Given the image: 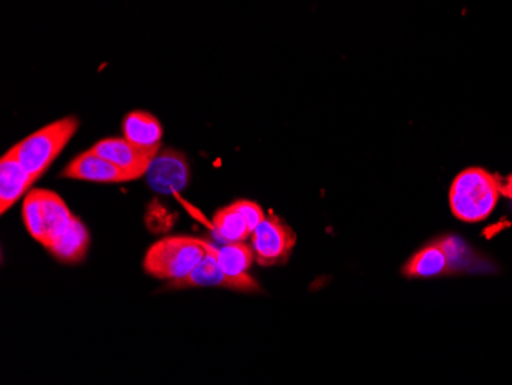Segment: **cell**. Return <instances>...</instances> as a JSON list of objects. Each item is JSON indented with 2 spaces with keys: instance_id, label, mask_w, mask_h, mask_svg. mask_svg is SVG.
<instances>
[{
  "instance_id": "obj_1",
  "label": "cell",
  "mask_w": 512,
  "mask_h": 385,
  "mask_svg": "<svg viewBox=\"0 0 512 385\" xmlns=\"http://www.w3.org/2000/svg\"><path fill=\"white\" fill-rule=\"evenodd\" d=\"M502 180L483 168H468L451 183L450 208L463 223H480L493 214L499 203Z\"/></svg>"
},
{
  "instance_id": "obj_2",
  "label": "cell",
  "mask_w": 512,
  "mask_h": 385,
  "mask_svg": "<svg viewBox=\"0 0 512 385\" xmlns=\"http://www.w3.org/2000/svg\"><path fill=\"white\" fill-rule=\"evenodd\" d=\"M79 126L76 117H63L20 140L11 148V152L16 155L20 165L39 180L73 140Z\"/></svg>"
},
{
  "instance_id": "obj_3",
  "label": "cell",
  "mask_w": 512,
  "mask_h": 385,
  "mask_svg": "<svg viewBox=\"0 0 512 385\" xmlns=\"http://www.w3.org/2000/svg\"><path fill=\"white\" fill-rule=\"evenodd\" d=\"M206 255L198 238L175 235L152 244L146 252L143 267L152 277L178 281L188 277Z\"/></svg>"
},
{
  "instance_id": "obj_4",
  "label": "cell",
  "mask_w": 512,
  "mask_h": 385,
  "mask_svg": "<svg viewBox=\"0 0 512 385\" xmlns=\"http://www.w3.org/2000/svg\"><path fill=\"white\" fill-rule=\"evenodd\" d=\"M250 238H252L256 263L261 266L286 263L296 244V234L293 229L276 215L264 218Z\"/></svg>"
},
{
  "instance_id": "obj_5",
  "label": "cell",
  "mask_w": 512,
  "mask_h": 385,
  "mask_svg": "<svg viewBox=\"0 0 512 385\" xmlns=\"http://www.w3.org/2000/svg\"><path fill=\"white\" fill-rule=\"evenodd\" d=\"M146 180L158 194L177 195L191 180L188 158L177 149L161 148L146 172Z\"/></svg>"
},
{
  "instance_id": "obj_6",
  "label": "cell",
  "mask_w": 512,
  "mask_h": 385,
  "mask_svg": "<svg viewBox=\"0 0 512 385\" xmlns=\"http://www.w3.org/2000/svg\"><path fill=\"white\" fill-rule=\"evenodd\" d=\"M266 218L263 208L253 201H235L234 205L220 209L214 215L212 228L223 240L229 243L246 241L252 237L253 231L260 226L261 221Z\"/></svg>"
},
{
  "instance_id": "obj_7",
  "label": "cell",
  "mask_w": 512,
  "mask_h": 385,
  "mask_svg": "<svg viewBox=\"0 0 512 385\" xmlns=\"http://www.w3.org/2000/svg\"><path fill=\"white\" fill-rule=\"evenodd\" d=\"M62 177L73 180L92 181V183H128L137 180L138 175L126 171L96 151L83 152L63 169Z\"/></svg>"
},
{
  "instance_id": "obj_8",
  "label": "cell",
  "mask_w": 512,
  "mask_h": 385,
  "mask_svg": "<svg viewBox=\"0 0 512 385\" xmlns=\"http://www.w3.org/2000/svg\"><path fill=\"white\" fill-rule=\"evenodd\" d=\"M91 149L120 168L143 177L148 172L155 155L160 152L161 146L143 148L129 142L125 137H108L97 142Z\"/></svg>"
},
{
  "instance_id": "obj_9",
  "label": "cell",
  "mask_w": 512,
  "mask_h": 385,
  "mask_svg": "<svg viewBox=\"0 0 512 385\" xmlns=\"http://www.w3.org/2000/svg\"><path fill=\"white\" fill-rule=\"evenodd\" d=\"M175 287H224V289L240 290V292H255L260 289L249 274L243 277H232L221 269L211 254L192 270L188 277L174 281Z\"/></svg>"
},
{
  "instance_id": "obj_10",
  "label": "cell",
  "mask_w": 512,
  "mask_h": 385,
  "mask_svg": "<svg viewBox=\"0 0 512 385\" xmlns=\"http://www.w3.org/2000/svg\"><path fill=\"white\" fill-rule=\"evenodd\" d=\"M36 178L20 165L10 151L0 160V212L5 214L36 183Z\"/></svg>"
},
{
  "instance_id": "obj_11",
  "label": "cell",
  "mask_w": 512,
  "mask_h": 385,
  "mask_svg": "<svg viewBox=\"0 0 512 385\" xmlns=\"http://www.w3.org/2000/svg\"><path fill=\"white\" fill-rule=\"evenodd\" d=\"M451 267L450 252L445 243H433L417 252L404 267L410 278H431L447 274Z\"/></svg>"
},
{
  "instance_id": "obj_12",
  "label": "cell",
  "mask_w": 512,
  "mask_h": 385,
  "mask_svg": "<svg viewBox=\"0 0 512 385\" xmlns=\"http://www.w3.org/2000/svg\"><path fill=\"white\" fill-rule=\"evenodd\" d=\"M34 191L39 197L40 208H42L46 231L45 247L48 249L65 232L73 221L74 215L56 192L45 191V189H34Z\"/></svg>"
},
{
  "instance_id": "obj_13",
  "label": "cell",
  "mask_w": 512,
  "mask_h": 385,
  "mask_svg": "<svg viewBox=\"0 0 512 385\" xmlns=\"http://www.w3.org/2000/svg\"><path fill=\"white\" fill-rule=\"evenodd\" d=\"M123 137L134 145L143 148L161 146L163 126L157 117L148 111H131L123 119Z\"/></svg>"
},
{
  "instance_id": "obj_14",
  "label": "cell",
  "mask_w": 512,
  "mask_h": 385,
  "mask_svg": "<svg viewBox=\"0 0 512 385\" xmlns=\"http://www.w3.org/2000/svg\"><path fill=\"white\" fill-rule=\"evenodd\" d=\"M201 243H203L207 254H211L220 264L221 269L232 277L247 275L253 261H255L253 247L247 246L244 241L229 243L223 247H215L214 244L207 243L204 240H201Z\"/></svg>"
},
{
  "instance_id": "obj_15",
  "label": "cell",
  "mask_w": 512,
  "mask_h": 385,
  "mask_svg": "<svg viewBox=\"0 0 512 385\" xmlns=\"http://www.w3.org/2000/svg\"><path fill=\"white\" fill-rule=\"evenodd\" d=\"M89 247V232L85 224L74 217L62 235L48 247V251L65 263H79L86 257Z\"/></svg>"
},
{
  "instance_id": "obj_16",
  "label": "cell",
  "mask_w": 512,
  "mask_h": 385,
  "mask_svg": "<svg viewBox=\"0 0 512 385\" xmlns=\"http://www.w3.org/2000/svg\"><path fill=\"white\" fill-rule=\"evenodd\" d=\"M22 214L23 220H25V226H27L31 237L45 246V223H43L42 208H40V201L36 191H31L30 194L27 195V198H25V201H23Z\"/></svg>"
},
{
  "instance_id": "obj_17",
  "label": "cell",
  "mask_w": 512,
  "mask_h": 385,
  "mask_svg": "<svg viewBox=\"0 0 512 385\" xmlns=\"http://www.w3.org/2000/svg\"><path fill=\"white\" fill-rule=\"evenodd\" d=\"M500 192H502V197L509 198L512 200V174L506 178L505 183L502 181V186H500Z\"/></svg>"
}]
</instances>
